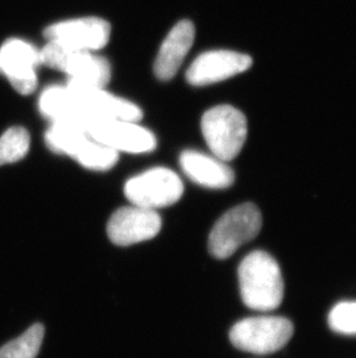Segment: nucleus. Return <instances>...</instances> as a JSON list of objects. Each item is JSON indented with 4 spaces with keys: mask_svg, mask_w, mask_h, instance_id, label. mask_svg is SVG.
I'll list each match as a JSON object with an SVG mask.
<instances>
[{
    "mask_svg": "<svg viewBox=\"0 0 356 358\" xmlns=\"http://www.w3.org/2000/svg\"><path fill=\"white\" fill-rule=\"evenodd\" d=\"M241 297L255 311H273L283 298V278L279 264L264 250L248 254L239 267Z\"/></svg>",
    "mask_w": 356,
    "mask_h": 358,
    "instance_id": "f257e3e1",
    "label": "nucleus"
},
{
    "mask_svg": "<svg viewBox=\"0 0 356 358\" xmlns=\"http://www.w3.org/2000/svg\"><path fill=\"white\" fill-rule=\"evenodd\" d=\"M262 213L252 203H244L223 213L209 237V253L225 260L244 243L255 239L262 229Z\"/></svg>",
    "mask_w": 356,
    "mask_h": 358,
    "instance_id": "f03ea898",
    "label": "nucleus"
},
{
    "mask_svg": "<svg viewBox=\"0 0 356 358\" xmlns=\"http://www.w3.org/2000/svg\"><path fill=\"white\" fill-rule=\"evenodd\" d=\"M202 131L213 156L230 162L239 156L248 136V122L239 109L216 106L204 114Z\"/></svg>",
    "mask_w": 356,
    "mask_h": 358,
    "instance_id": "7ed1b4c3",
    "label": "nucleus"
},
{
    "mask_svg": "<svg viewBox=\"0 0 356 358\" xmlns=\"http://www.w3.org/2000/svg\"><path fill=\"white\" fill-rule=\"evenodd\" d=\"M294 334V326L283 317H253L234 324L229 338L236 348L267 355L283 348Z\"/></svg>",
    "mask_w": 356,
    "mask_h": 358,
    "instance_id": "20e7f679",
    "label": "nucleus"
},
{
    "mask_svg": "<svg viewBox=\"0 0 356 358\" xmlns=\"http://www.w3.org/2000/svg\"><path fill=\"white\" fill-rule=\"evenodd\" d=\"M40 64L68 73L70 79L105 87L111 78L109 62L93 51L77 50L50 42L40 50Z\"/></svg>",
    "mask_w": 356,
    "mask_h": 358,
    "instance_id": "39448f33",
    "label": "nucleus"
},
{
    "mask_svg": "<svg viewBox=\"0 0 356 358\" xmlns=\"http://www.w3.org/2000/svg\"><path fill=\"white\" fill-rule=\"evenodd\" d=\"M184 192L181 178L165 167H154L125 183L124 194L133 206L156 210L175 204Z\"/></svg>",
    "mask_w": 356,
    "mask_h": 358,
    "instance_id": "423d86ee",
    "label": "nucleus"
},
{
    "mask_svg": "<svg viewBox=\"0 0 356 358\" xmlns=\"http://www.w3.org/2000/svg\"><path fill=\"white\" fill-rule=\"evenodd\" d=\"M87 135L118 152L147 153L156 148L155 136L138 122L96 117L88 127Z\"/></svg>",
    "mask_w": 356,
    "mask_h": 358,
    "instance_id": "0eeeda50",
    "label": "nucleus"
},
{
    "mask_svg": "<svg viewBox=\"0 0 356 358\" xmlns=\"http://www.w3.org/2000/svg\"><path fill=\"white\" fill-rule=\"evenodd\" d=\"M40 65V50L26 41L10 38L0 48V72L20 94H31L36 90Z\"/></svg>",
    "mask_w": 356,
    "mask_h": 358,
    "instance_id": "6e6552de",
    "label": "nucleus"
},
{
    "mask_svg": "<svg viewBox=\"0 0 356 358\" xmlns=\"http://www.w3.org/2000/svg\"><path fill=\"white\" fill-rule=\"evenodd\" d=\"M161 217L155 210L142 206H124L107 222V234L117 246H130L154 238L161 230Z\"/></svg>",
    "mask_w": 356,
    "mask_h": 358,
    "instance_id": "1a4fd4ad",
    "label": "nucleus"
},
{
    "mask_svg": "<svg viewBox=\"0 0 356 358\" xmlns=\"http://www.w3.org/2000/svg\"><path fill=\"white\" fill-rule=\"evenodd\" d=\"M109 22L100 17H81L51 24L44 31V38L50 42L77 49L95 51L105 48L110 38Z\"/></svg>",
    "mask_w": 356,
    "mask_h": 358,
    "instance_id": "9d476101",
    "label": "nucleus"
},
{
    "mask_svg": "<svg viewBox=\"0 0 356 358\" xmlns=\"http://www.w3.org/2000/svg\"><path fill=\"white\" fill-rule=\"evenodd\" d=\"M68 90L87 112L101 119L124 120L138 122L142 120L140 107L125 99L118 98L105 91V87L68 79Z\"/></svg>",
    "mask_w": 356,
    "mask_h": 358,
    "instance_id": "9b49d317",
    "label": "nucleus"
},
{
    "mask_svg": "<svg viewBox=\"0 0 356 358\" xmlns=\"http://www.w3.org/2000/svg\"><path fill=\"white\" fill-rule=\"evenodd\" d=\"M252 65L248 55L230 50H212L199 55L186 72V80L193 86H207L232 78Z\"/></svg>",
    "mask_w": 356,
    "mask_h": 358,
    "instance_id": "f8f14e48",
    "label": "nucleus"
},
{
    "mask_svg": "<svg viewBox=\"0 0 356 358\" xmlns=\"http://www.w3.org/2000/svg\"><path fill=\"white\" fill-rule=\"evenodd\" d=\"M179 165L192 182L209 189H225L234 183V172L225 162L215 156L186 150L179 157Z\"/></svg>",
    "mask_w": 356,
    "mask_h": 358,
    "instance_id": "ddd939ff",
    "label": "nucleus"
},
{
    "mask_svg": "<svg viewBox=\"0 0 356 358\" xmlns=\"http://www.w3.org/2000/svg\"><path fill=\"white\" fill-rule=\"evenodd\" d=\"M195 26L191 21L181 20L174 26L163 41L154 63V73L160 80L174 78L183 64L195 41Z\"/></svg>",
    "mask_w": 356,
    "mask_h": 358,
    "instance_id": "4468645a",
    "label": "nucleus"
},
{
    "mask_svg": "<svg viewBox=\"0 0 356 358\" xmlns=\"http://www.w3.org/2000/svg\"><path fill=\"white\" fill-rule=\"evenodd\" d=\"M38 107L42 115L51 122H72L87 132V128L98 116L87 112L74 98L68 86L51 85L40 96Z\"/></svg>",
    "mask_w": 356,
    "mask_h": 358,
    "instance_id": "2eb2a0df",
    "label": "nucleus"
},
{
    "mask_svg": "<svg viewBox=\"0 0 356 358\" xmlns=\"http://www.w3.org/2000/svg\"><path fill=\"white\" fill-rule=\"evenodd\" d=\"M88 138L87 132L72 122H51L50 128L45 132V143L52 152L73 159Z\"/></svg>",
    "mask_w": 356,
    "mask_h": 358,
    "instance_id": "dca6fc26",
    "label": "nucleus"
},
{
    "mask_svg": "<svg viewBox=\"0 0 356 358\" xmlns=\"http://www.w3.org/2000/svg\"><path fill=\"white\" fill-rule=\"evenodd\" d=\"M119 158V152L110 146L96 142L91 137L74 157L84 169L91 171H107L112 169Z\"/></svg>",
    "mask_w": 356,
    "mask_h": 358,
    "instance_id": "f3484780",
    "label": "nucleus"
},
{
    "mask_svg": "<svg viewBox=\"0 0 356 358\" xmlns=\"http://www.w3.org/2000/svg\"><path fill=\"white\" fill-rule=\"evenodd\" d=\"M43 338V324H33L24 334L0 348V358H35L40 352Z\"/></svg>",
    "mask_w": 356,
    "mask_h": 358,
    "instance_id": "a211bd4d",
    "label": "nucleus"
},
{
    "mask_svg": "<svg viewBox=\"0 0 356 358\" xmlns=\"http://www.w3.org/2000/svg\"><path fill=\"white\" fill-rule=\"evenodd\" d=\"M31 148L29 132L22 127H13L0 137V166L24 159Z\"/></svg>",
    "mask_w": 356,
    "mask_h": 358,
    "instance_id": "6ab92c4d",
    "label": "nucleus"
},
{
    "mask_svg": "<svg viewBox=\"0 0 356 358\" xmlns=\"http://www.w3.org/2000/svg\"><path fill=\"white\" fill-rule=\"evenodd\" d=\"M332 331L345 335H356V301H343L336 305L329 315Z\"/></svg>",
    "mask_w": 356,
    "mask_h": 358,
    "instance_id": "aec40b11",
    "label": "nucleus"
}]
</instances>
